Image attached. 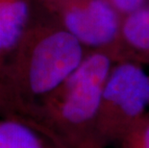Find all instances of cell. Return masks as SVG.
Segmentation results:
<instances>
[{"label": "cell", "instance_id": "obj_7", "mask_svg": "<svg viewBox=\"0 0 149 148\" xmlns=\"http://www.w3.org/2000/svg\"><path fill=\"white\" fill-rule=\"evenodd\" d=\"M35 13L33 0H0V65L26 32Z\"/></svg>", "mask_w": 149, "mask_h": 148}, {"label": "cell", "instance_id": "obj_9", "mask_svg": "<svg viewBox=\"0 0 149 148\" xmlns=\"http://www.w3.org/2000/svg\"><path fill=\"white\" fill-rule=\"evenodd\" d=\"M122 17L131 14L149 3V0H106Z\"/></svg>", "mask_w": 149, "mask_h": 148}, {"label": "cell", "instance_id": "obj_6", "mask_svg": "<svg viewBox=\"0 0 149 148\" xmlns=\"http://www.w3.org/2000/svg\"><path fill=\"white\" fill-rule=\"evenodd\" d=\"M0 148H66L30 119L0 115Z\"/></svg>", "mask_w": 149, "mask_h": 148}, {"label": "cell", "instance_id": "obj_10", "mask_svg": "<svg viewBox=\"0 0 149 148\" xmlns=\"http://www.w3.org/2000/svg\"><path fill=\"white\" fill-rule=\"evenodd\" d=\"M33 1L35 8L39 9L40 13H47L63 0H33Z\"/></svg>", "mask_w": 149, "mask_h": 148}, {"label": "cell", "instance_id": "obj_5", "mask_svg": "<svg viewBox=\"0 0 149 148\" xmlns=\"http://www.w3.org/2000/svg\"><path fill=\"white\" fill-rule=\"evenodd\" d=\"M130 61L149 65V3L122 17L115 63Z\"/></svg>", "mask_w": 149, "mask_h": 148}, {"label": "cell", "instance_id": "obj_1", "mask_svg": "<svg viewBox=\"0 0 149 148\" xmlns=\"http://www.w3.org/2000/svg\"><path fill=\"white\" fill-rule=\"evenodd\" d=\"M87 53L75 38L36 11L26 32L0 65V115L27 117Z\"/></svg>", "mask_w": 149, "mask_h": 148}, {"label": "cell", "instance_id": "obj_2", "mask_svg": "<svg viewBox=\"0 0 149 148\" xmlns=\"http://www.w3.org/2000/svg\"><path fill=\"white\" fill-rule=\"evenodd\" d=\"M113 63L106 52L88 51L78 67L24 118L40 126L66 148H100L97 116Z\"/></svg>", "mask_w": 149, "mask_h": 148}, {"label": "cell", "instance_id": "obj_8", "mask_svg": "<svg viewBox=\"0 0 149 148\" xmlns=\"http://www.w3.org/2000/svg\"><path fill=\"white\" fill-rule=\"evenodd\" d=\"M119 148H149V111L124 135Z\"/></svg>", "mask_w": 149, "mask_h": 148}, {"label": "cell", "instance_id": "obj_4", "mask_svg": "<svg viewBox=\"0 0 149 148\" xmlns=\"http://www.w3.org/2000/svg\"><path fill=\"white\" fill-rule=\"evenodd\" d=\"M42 14L75 38L88 51L106 52L115 61L122 15L106 0H63Z\"/></svg>", "mask_w": 149, "mask_h": 148}, {"label": "cell", "instance_id": "obj_3", "mask_svg": "<svg viewBox=\"0 0 149 148\" xmlns=\"http://www.w3.org/2000/svg\"><path fill=\"white\" fill-rule=\"evenodd\" d=\"M149 111V74L134 62L113 63L104 85L96 123L100 148L117 145Z\"/></svg>", "mask_w": 149, "mask_h": 148}]
</instances>
